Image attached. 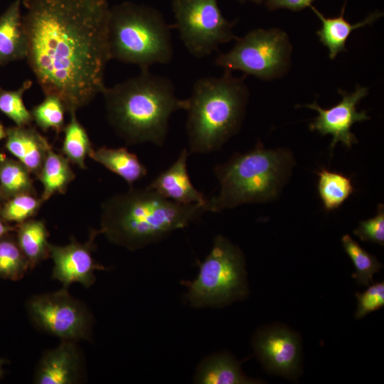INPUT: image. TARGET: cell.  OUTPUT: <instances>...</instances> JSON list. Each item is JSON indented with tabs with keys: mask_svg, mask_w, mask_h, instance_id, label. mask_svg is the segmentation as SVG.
<instances>
[{
	"mask_svg": "<svg viewBox=\"0 0 384 384\" xmlns=\"http://www.w3.org/2000/svg\"><path fill=\"white\" fill-rule=\"evenodd\" d=\"M26 60L45 96L66 111L88 105L105 88L110 60L107 0H23Z\"/></svg>",
	"mask_w": 384,
	"mask_h": 384,
	"instance_id": "1",
	"label": "cell"
},
{
	"mask_svg": "<svg viewBox=\"0 0 384 384\" xmlns=\"http://www.w3.org/2000/svg\"><path fill=\"white\" fill-rule=\"evenodd\" d=\"M101 208L100 233L131 251L163 240L207 212L205 205L176 203L147 187H130L107 198Z\"/></svg>",
	"mask_w": 384,
	"mask_h": 384,
	"instance_id": "2",
	"label": "cell"
},
{
	"mask_svg": "<svg viewBox=\"0 0 384 384\" xmlns=\"http://www.w3.org/2000/svg\"><path fill=\"white\" fill-rule=\"evenodd\" d=\"M107 119L128 144L151 142L162 146L169 119L176 111L188 109V99L176 97L172 81L149 69L102 92Z\"/></svg>",
	"mask_w": 384,
	"mask_h": 384,
	"instance_id": "3",
	"label": "cell"
},
{
	"mask_svg": "<svg viewBox=\"0 0 384 384\" xmlns=\"http://www.w3.org/2000/svg\"><path fill=\"white\" fill-rule=\"evenodd\" d=\"M248 98L244 78L225 70L221 77L198 79L188 98L186 133L189 154L218 149L241 125Z\"/></svg>",
	"mask_w": 384,
	"mask_h": 384,
	"instance_id": "4",
	"label": "cell"
},
{
	"mask_svg": "<svg viewBox=\"0 0 384 384\" xmlns=\"http://www.w3.org/2000/svg\"><path fill=\"white\" fill-rule=\"evenodd\" d=\"M293 166L284 149H267L260 142L252 150L235 154L214 168L217 193L207 198V212H220L242 204L263 203L276 198Z\"/></svg>",
	"mask_w": 384,
	"mask_h": 384,
	"instance_id": "5",
	"label": "cell"
},
{
	"mask_svg": "<svg viewBox=\"0 0 384 384\" xmlns=\"http://www.w3.org/2000/svg\"><path fill=\"white\" fill-rule=\"evenodd\" d=\"M156 9L126 1L110 9L107 43L110 60L141 70L167 64L173 57L171 28Z\"/></svg>",
	"mask_w": 384,
	"mask_h": 384,
	"instance_id": "6",
	"label": "cell"
},
{
	"mask_svg": "<svg viewBox=\"0 0 384 384\" xmlns=\"http://www.w3.org/2000/svg\"><path fill=\"white\" fill-rule=\"evenodd\" d=\"M186 299L195 308L223 307L249 294L245 257L228 238L217 235L212 248L199 263L197 277L184 282Z\"/></svg>",
	"mask_w": 384,
	"mask_h": 384,
	"instance_id": "7",
	"label": "cell"
},
{
	"mask_svg": "<svg viewBox=\"0 0 384 384\" xmlns=\"http://www.w3.org/2000/svg\"><path fill=\"white\" fill-rule=\"evenodd\" d=\"M236 41L231 50L215 59V64L225 70H238L268 80L282 75L289 65L291 45L279 29H255Z\"/></svg>",
	"mask_w": 384,
	"mask_h": 384,
	"instance_id": "8",
	"label": "cell"
},
{
	"mask_svg": "<svg viewBox=\"0 0 384 384\" xmlns=\"http://www.w3.org/2000/svg\"><path fill=\"white\" fill-rule=\"evenodd\" d=\"M172 9L176 20L172 26L197 58L210 55L220 44L238 38L233 33L235 22L223 16L217 0H174Z\"/></svg>",
	"mask_w": 384,
	"mask_h": 384,
	"instance_id": "9",
	"label": "cell"
},
{
	"mask_svg": "<svg viewBox=\"0 0 384 384\" xmlns=\"http://www.w3.org/2000/svg\"><path fill=\"white\" fill-rule=\"evenodd\" d=\"M34 326L61 341L89 340L94 318L82 301L71 296L68 288L31 297L26 303Z\"/></svg>",
	"mask_w": 384,
	"mask_h": 384,
	"instance_id": "10",
	"label": "cell"
},
{
	"mask_svg": "<svg viewBox=\"0 0 384 384\" xmlns=\"http://www.w3.org/2000/svg\"><path fill=\"white\" fill-rule=\"evenodd\" d=\"M255 353L265 369L289 379L300 370L301 343L299 336L284 326L258 330L252 339Z\"/></svg>",
	"mask_w": 384,
	"mask_h": 384,
	"instance_id": "11",
	"label": "cell"
},
{
	"mask_svg": "<svg viewBox=\"0 0 384 384\" xmlns=\"http://www.w3.org/2000/svg\"><path fill=\"white\" fill-rule=\"evenodd\" d=\"M100 231L90 232V239L84 243L72 238L65 245H50V257L53 262L52 279L58 280L63 287L78 282L86 288L94 284L96 270H107V268L98 263L92 255L95 239Z\"/></svg>",
	"mask_w": 384,
	"mask_h": 384,
	"instance_id": "12",
	"label": "cell"
},
{
	"mask_svg": "<svg viewBox=\"0 0 384 384\" xmlns=\"http://www.w3.org/2000/svg\"><path fill=\"white\" fill-rule=\"evenodd\" d=\"M342 100L336 105L329 109H322L316 102L305 105L316 110L319 115L310 124L311 131H317L321 135L331 134L333 140L331 149H334L338 142L347 147L356 144L358 140L351 132L355 122L369 119L366 111L358 112L356 105L368 94V88L357 86L355 92L348 93L339 90Z\"/></svg>",
	"mask_w": 384,
	"mask_h": 384,
	"instance_id": "13",
	"label": "cell"
},
{
	"mask_svg": "<svg viewBox=\"0 0 384 384\" xmlns=\"http://www.w3.org/2000/svg\"><path fill=\"white\" fill-rule=\"evenodd\" d=\"M84 359L76 341H61L42 355L36 366V384H76L82 380Z\"/></svg>",
	"mask_w": 384,
	"mask_h": 384,
	"instance_id": "14",
	"label": "cell"
},
{
	"mask_svg": "<svg viewBox=\"0 0 384 384\" xmlns=\"http://www.w3.org/2000/svg\"><path fill=\"white\" fill-rule=\"evenodd\" d=\"M189 152L183 149L176 161L146 187L181 204L205 205L207 198L193 185L187 169Z\"/></svg>",
	"mask_w": 384,
	"mask_h": 384,
	"instance_id": "15",
	"label": "cell"
},
{
	"mask_svg": "<svg viewBox=\"0 0 384 384\" xmlns=\"http://www.w3.org/2000/svg\"><path fill=\"white\" fill-rule=\"evenodd\" d=\"M5 149L36 177L52 146L31 125L10 127L6 129Z\"/></svg>",
	"mask_w": 384,
	"mask_h": 384,
	"instance_id": "16",
	"label": "cell"
},
{
	"mask_svg": "<svg viewBox=\"0 0 384 384\" xmlns=\"http://www.w3.org/2000/svg\"><path fill=\"white\" fill-rule=\"evenodd\" d=\"M22 1L14 0L0 16V65L26 58L27 38L21 11Z\"/></svg>",
	"mask_w": 384,
	"mask_h": 384,
	"instance_id": "17",
	"label": "cell"
},
{
	"mask_svg": "<svg viewBox=\"0 0 384 384\" xmlns=\"http://www.w3.org/2000/svg\"><path fill=\"white\" fill-rule=\"evenodd\" d=\"M198 384H254L260 380L247 377L240 363L226 352L210 355L201 361L194 376Z\"/></svg>",
	"mask_w": 384,
	"mask_h": 384,
	"instance_id": "18",
	"label": "cell"
},
{
	"mask_svg": "<svg viewBox=\"0 0 384 384\" xmlns=\"http://www.w3.org/2000/svg\"><path fill=\"white\" fill-rule=\"evenodd\" d=\"M346 4L345 1L340 15L334 18H326L314 6H309L322 22V26L317 31L316 34L322 44L328 48L329 55L331 60L334 59L338 53L346 51V40L354 29L370 25L383 16V13L376 11L363 21L352 24L343 17Z\"/></svg>",
	"mask_w": 384,
	"mask_h": 384,
	"instance_id": "19",
	"label": "cell"
},
{
	"mask_svg": "<svg viewBox=\"0 0 384 384\" xmlns=\"http://www.w3.org/2000/svg\"><path fill=\"white\" fill-rule=\"evenodd\" d=\"M89 156L120 176L130 187L147 175V168L136 154L124 147L114 149L102 146L92 149Z\"/></svg>",
	"mask_w": 384,
	"mask_h": 384,
	"instance_id": "20",
	"label": "cell"
},
{
	"mask_svg": "<svg viewBox=\"0 0 384 384\" xmlns=\"http://www.w3.org/2000/svg\"><path fill=\"white\" fill-rule=\"evenodd\" d=\"M16 240L30 270L50 257L49 232L43 220L28 219L16 225Z\"/></svg>",
	"mask_w": 384,
	"mask_h": 384,
	"instance_id": "21",
	"label": "cell"
},
{
	"mask_svg": "<svg viewBox=\"0 0 384 384\" xmlns=\"http://www.w3.org/2000/svg\"><path fill=\"white\" fill-rule=\"evenodd\" d=\"M69 160L63 154L50 149L36 177L42 183L41 198L45 202L53 195L65 193L69 184L75 178Z\"/></svg>",
	"mask_w": 384,
	"mask_h": 384,
	"instance_id": "22",
	"label": "cell"
},
{
	"mask_svg": "<svg viewBox=\"0 0 384 384\" xmlns=\"http://www.w3.org/2000/svg\"><path fill=\"white\" fill-rule=\"evenodd\" d=\"M0 188L5 200L21 193H36L31 172L19 161L2 153H0Z\"/></svg>",
	"mask_w": 384,
	"mask_h": 384,
	"instance_id": "23",
	"label": "cell"
},
{
	"mask_svg": "<svg viewBox=\"0 0 384 384\" xmlns=\"http://www.w3.org/2000/svg\"><path fill=\"white\" fill-rule=\"evenodd\" d=\"M70 122L64 127L62 154L70 162L85 169V159L93 149L85 128L77 118L76 112H70Z\"/></svg>",
	"mask_w": 384,
	"mask_h": 384,
	"instance_id": "24",
	"label": "cell"
},
{
	"mask_svg": "<svg viewBox=\"0 0 384 384\" xmlns=\"http://www.w3.org/2000/svg\"><path fill=\"white\" fill-rule=\"evenodd\" d=\"M317 174L319 194L327 210L338 208L353 193L351 178L343 174L324 169Z\"/></svg>",
	"mask_w": 384,
	"mask_h": 384,
	"instance_id": "25",
	"label": "cell"
},
{
	"mask_svg": "<svg viewBox=\"0 0 384 384\" xmlns=\"http://www.w3.org/2000/svg\"><path fill=\"white\" fill-rule=\"evenodd\" d=\"M341 242L355 267L352 277L356 280L358 285L367 286L370 283H373V274L382 269L383 265L374 255L361 247L349 235H343Z\"/></svg>",
	"mask_w": 384,
	"mask_h": 384,
	"instance_id": "26",
	"label": "cell"
},
{
	"mask_svg": "<svg viewBox=\"0 0 384 384\" xmlns=\"http://www.w3.org/2000/svg\"><path fill=\"white\" fill-rule=\"evenodd\" d=\"M30 270L27 259L15 238L9 235L0 240V278L18 281Z\"/></svg>",
	"mask_w": 384,
	"mask_h": 384,
	"instance_id": "27",
	"label": "cell"
},
{
	"mask_svg": "<svg viewBox=\"0 0 384 384\" xmlns=\"http://www.w3.org/2000/svg\"><path fill=\"white\" fill-rule=\"evenodd\" d=\"M43 202L36 193L18 194L0 205V215L6 222L18 224L34 217Z\"/></svg>",
	"mask_w": 384,
	"mask_h": 384,
	"instance_id": "28",
	"label": "cell"
},
{
	"mask_svg": "<svg viewBox=\"0 0 384 384\" xmlns=\"http://www.w3.org/2000/svg\"><path fill=\"white\" fill-rule=\"evenodd\" d=\"M32 84V80H26L16 90H6L0 87V112L16 126H29L33 121L31 111L26 108L23 100L24 92Z\"/></svg>",
	"mask_w": 384,
	"mask_h": 384,
	"instance_id": "29",
	"label": "cell"
},
{
	"mask_svg": "<svg viewBox=\"0 0 384 384\" xmlns=\"http://www.w3.org/2000/svg\"><path fill=\"white\" fill-rule=\"evenodd\" d=\"M63 102L55 95H46L45 99L31 110L33 120L43 131L53 129L58 134L65 127Z\"/></svg>",
	"mask_w": 384,
	"mask_h": 384,
	"instance_id": "30",
	"label": "cell"
},
{
	"mask_svg": "<svg viewBox=\"0 0 384 384\" xmlns=\"http://www.w3.org/2000/svg\"><path fill=\"white\" fill-rule=\"evenodd\" d=\"M356 297L358 306L355 317L356 319H361L369 313L383 307L384 282L373 283L364 292H356Z\"/></svg>",
	"mask_w": 384,
	"mask_h": 384,
	"instance_id": "31",
	"label": "cell"
},
{
	"mask_svg": "<svg viewBox=\"0 0 384 384\" xmlns=\"http://www.w3.org/2000/svg\"><path fill=\"white\" fill-rule=\"evenodd\" d=\"M353 233L361 241L384 245V206L380 204L375 216L359 223Z\"/></svg>",
	"mask_w": 384,
	"mask_h": 384,
	"instance_id": "32",
	"label": "cell"
},
{
	"mask_svg": "<svg viewBox=\"0 0 384 384\" xmlns=\"http://www.w3.org/2000/svg\"><path fill=\"white\" fill-rule=\"evenodd\" d=\"M314 0H267L266 5L271 9H288L293 11L302 10L311 5Z\"/></svg>",
	"mask_w": 384,
	"mask_h": 384,
	"instance_id": "33",
	"label": "cell"
},
{
	"mask_svg": "<svg viewBox=\"0 0 384 384\" xmlns=\"http://www.w3.org/2000/svg\"><path fill=\"white\" fill-rule=\"evenodd\" d=\"M16 225H10L6 222L0 215V240L4 237L8 235L10 232L15 231Z\"/></svg>",
	"mask_w": 384,
	"mask_h": 384,
	"instance_id": "34",
	"label": "cell"
},
{
	"mask_svg": "<svg viewBox=\"0 0 384 384\" xmlns=\"http://www.w3.org/2000/svg\"><path fill=\"white\" fill-rule=\"evenodd\" d=\"M6 136V131L2 123L0 122V141L5 139Z\"/></svg>",
	"mask_w": 384,
	"mask_h": 384,
	"instance_id": "35",
	"label": "cell"
},
{
	"mask_svg": "<svg viewBox=\"0 0 384 384\" xmlns=\"http://www.w3.org/2000/svg\"><path fill=\"white\" fill-rule=\"evenodd\" d=\"M4 363H5V361L3 358H0V378L4 375L3 365L4 364Z\"/></svg>",
	"mask_w": 384,
	"mask_h": 384,
	"instance_id": "36",
	"label": "cell"
},
{
	"mask_svg": "<svg viewBox=\"0 0 384 384\" xmlns=\"http://www.w3.org/2000/svg\"><path fill=\"white\" fill-rule=\"evenodd\" d=\"M5 201L4 196L1 192V188H0V205Z\"/></svg>",
	"mask_w": 384,
	"mask_h": 384,
	"instance_id": "37",
	"label": "cell"
},
{
	"mask_svg": "<svg viewBox=\"0 0 384 384\" xmlns=\"http://www.w3.org/2000/svg\"><path fill=\"white\" fill-rule=\"evenodd\" d=\"M241 2H245L246 1H251L257 4H260L262 2V0H239Z\"/></svg>",
	"mask_w": 384,
	"mask_h": 384,
	"instance_id": "38",
	"label": "cell"
}]
</instances>
